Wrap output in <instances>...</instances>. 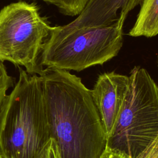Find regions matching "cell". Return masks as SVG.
Returning <instances> with one entry per match:
<instances>
[{
    "label": "cell",
    "mask_w": 158,
    "mask_h": 158,
    "mask_svg": "<svg viewBox=\"0 0 158 158\" xmlns=\"http://www.w3.org/2000/svg\"><path fill=\"white\" fill-rule=\"evenodd\" d=\"M128 0H88L85 7L71 22L55 26L59 31L67 32L78 29L106 26L115 22L117 12Z\"/></svg>",
    "instance_id": "cell-7"
},
{
    "label": "cell",
    "mask_w": 158,
    "mask_h": 158,
    "mask_svg": "<svg viewBox=\"0 0 158 158\" xmlns=\"http://www.w3.org/2000/svg\"><path fill=\"white\" fill-rule=\"evenodd\" d=\"M142 1L143 0H128L125 6L121 9L120 16L118 18V20L124 23L128 13L135 7L141 4Z\"/></svg>",
    "instance_id": "cell-12"
},
{
    "label": "cell",
    "mask_w": 158,
    "mask_h": 158,
    "mask_svg": "<svg viewBox=\"0 0 158 158\" xmlns=\"http://www.w3.org/2000/svg\"><path fill=\"white\" fill-rule=\"evenodd\" d=\"M136 158H158V136Z\"/></svg>",
    "instance_id": "cell-11"
},
{
    "label": "cell",
    "mask_w": 158,
    "mask_h": 158,
    "mask_svg": "<svg viewBox=\"0 0 158 158\" xmlns=\"http://www.w3.org/2000/svg\"><path fill=\"white\" fill-rule=\"evenodd\" d=\"M19 70V80L0 110V154L43 158L51 138L41 78Z\"/></svg>",
    "instance_id": "cell-2"
},
{
    "label": "cell",
    "mask_w": 158,
    "mask_h": 158,
    "mask_svg": "<svg viewBox=\"0 0 158 158\" xmlns=\"http://www.w3.org/2000/svg\"><path fill=\"white\" fill-rule=\"evenodd\" d=\"M0 158H3V157H2V156H1V154H0Z\"/></svg>",
    "instance_id": "cell-15"
},
{
    "label": "cell",
    "mask_w": 158,
    "mask_h": 158,
    "mask_svg": "<svg viewBox=\"0 0 158 158\" xmlns=\"http://www.w3.org/2000/svg\"><path fill=\"white\" fill-rule=\"evenodd\" d=\"M128 35L153 37L158 35V0H143L136 21Z\"/></svg>",
    "instance_id": "cell-8"
},
{
    "label": "cell",
    "mask_w": 158,
    "mask_h": 158,
    "mask_svg": "<svg viewBox=\"0 0 158 158\" xmlns=\"http://www.w3.org/2000/svg\"><path fill=\"white\" fill-rule=\"evenodd\" d=\"M123 24L117 19L108 25L67 32L52 27L43 44L40 64L48 68L77 72L102 65L121 49Z\"/></svg>",
    "instance_id": "cell-4"
},
{
    "label": "cell",
    "mask_w": 158,
    "mask_h": 158,
    "mask_svg": "<svg viewBox=\"0 0 158 158\" xmlns=\"http://www.w3.org/2000/svg\"><path fill=\"white\" fill-rule=\"evenodd\" d=\"M43 158H60L57 145L52 138L49 143Z\"/></svg>",
    "instance_id": "cell-13"
},
{
    "label": "cell",
    "mask_w": 158,
    "mask_h": 158,
    "mask_svg": "<svg viewBox=\"0 0 158 158\" xmlns=\"http://www.w3.org/2000/svg\"><path fill=\"white\" fill-rule=\"evenodd\" d=\"M106 146L136 158L158 136V86L148 72L135 66Z\"/></svg>",
    "instance_id": "cell-3"
},
{
    "label": "cell",
    "mask_w": 158,
    "mask_h": 158,
    "mask_svg": "<svg viewBox=\"0 0 158 158\" xmlns=\"http://www.w3.org/2000/svg\"><path fill=\"white\" fill-rule=\"evenodd\" d=\"M20 1V0H19ZM23 1V0H20ZM33 1V0H32ZM56 6L59 11L65 15H78L88 0H41Z\"/></svg>",
    "instance_id": "cell-9"
},
{
    "label": "cell",
    "mask_w": 158,
    "mask_h": 158,
    "mask_svg": "<svg viewBox=\"0 0 158 158\" xmlns=\"http://www.w3.org/2000/svg\"><path fill=\"white\" fill-rule=\"evenodd\" d=\"M100 158H129L126 155L106 146Z\"/></svg>",
    "instance_id": "cell-14"
},
{
    "label": "cell",
    "mask_w": 158,
    "mask_h": 158,
    "mask_svg": "<svg viewBox=\"0 0 158 158\" xmlns=\"http://www.w3.org/2000/svg\"><path fill=\"white\" fill-rule=\"evenodd\" d=\"M15 85V79L9 75L3 62L0 61V110L7 90Z\"/></svg>",
    "instance_id": "cell-10"
},
{
    "label": "cell",
    "mask_w": 158,
    "mask_h": 158,
    "mask_svg": "<svg viewBox=\"0 0 158 158\" xmlns=\"http://www.w3.org/2000/svg\"><path fill=\"white\" fill-rule=\"evenodd\" d=\"M52 27L35 2L19 1L0 10V61L23 66L30 75L43 67L40 56Z\"/></svg>",
    "instance_id": "cell-5"
},
{
    "label": "cell",
    "mask_w": 158,
    "mask_h": 158,
    "mask_svg": "<svg viewBox=\"0 0 158 158\" xmlns=\"http://www.w3.org/2000/svg\"><path fill=\"white\" fill-rule=\"evenodd\" d=\"M39 75L60 158H100L107 138L91 90L67 70L46 67Z\"/></svg>",
    "instance_id": "cell-1"
},
{
    "label": "cell",
    "mask_w": 158,
    "mask_h": 158,
    "mask_svg": "<svg viewBox=\"0 0 158 158\" xmlns=\"http://www.w3.org/2000/svg\"><path fill=\"white\" fill-rule=\"evenodd\" d=\"M128 84V76L111 72L100 75L91 90L107 139L118 118Z\"/></svg>",
    "instance_id": "cell-6"
}]
</instances>
